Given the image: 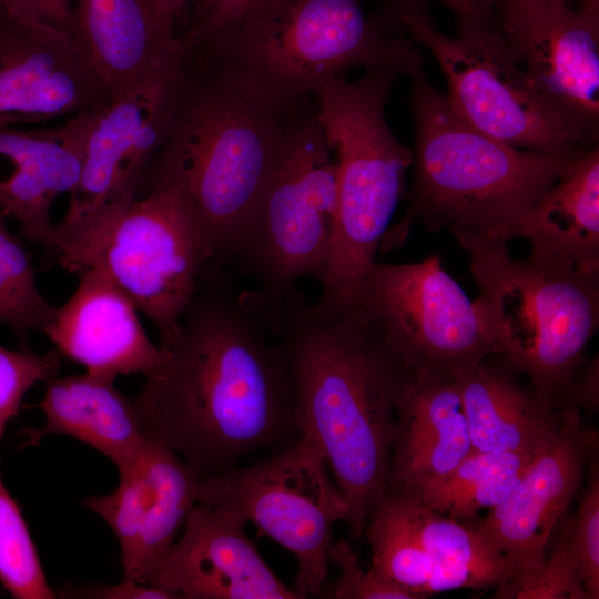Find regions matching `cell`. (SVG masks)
<instances>
[{"label": "cell", "mask_w": 599, "mask_h": 599, "mask_svg": "<svg viewBox=\"0 0 599 599\" xmlns=\"http://www.w3.org/2000/svg\"><path fill=\"white\" fill-rule=\"evenodd\" d=\"M160 347L164 361L135 402L149 434L200 477L300 434L282 345L252 292L234 293L207 266L174 338Z\"/></svg>", "instance_id": "1"}, {"label": "cell", "mask_w": 599, "mask_h": 599, "mask_svg": "<svg viewBox=\"0 0 599 599\" xmlns=\"http://www.w3.org/2000/svg\"><path fill=\"white\" fill-rule=\"evenodd\" d=\"M314 98L283 101L205 42L177 43L165 140L150 169L182 189L211 261L240 227Z\"/></svg>", "instance_id": "2"}, {"label": "cell", "mask_w": 599, "mask_h": 599, "mask_svg": "<svg viewBox=\"0 0 599 599\" xmlns=\"http://www.w3.org/2000/svg\"><path fill=\"white\" fill-rule=\"evenodd\" d=\"M275 331L293 386L300 433L319 446L359 538L387 489L404 366L357 314L316 311L295 290Z\"/></svg>", "instance_id": "3"}, {"label": "cell", "mask_w": 599, "mask_h": 599, "mask_svg": "<svg viewBox=\"0 0 599 599\" xmlns=\"http://www.w3.org/2000/svg\"><path fill=\"white\" fill-rule=\"evenodd\" d=\"M423 67L407 74L415 128L408 207L379 251L403 245L416 220L432 231L457 227L507 243L577 151L541 154L485 134L455 111Z\"/></svg>", "instance_id": "4"}, {"label": "cell", "mask_w": 599, "mask_h": 599, "mask_svg": "<svg viewBox=\"0 0 599 599\" xmlns=\"http://www.w3.org/2000/svg\"><path fill=\"white\" fill-rule=\"evenodd\" d=\"M449 231L468 254L494 355L524 373L551 406L566 402L599 326V276L531 254L517 260L505 242Z\"/></svg>", "instance_id": "5"}, {"label": "cell", "mask_w": 599, "mask_h": 599, "mask_svg": "<svg viewBox=\"0 0 599 599\" xmlns=\"http://www.w3.org/2000/svg\"><path fill=\"white\" fill-rule=\"evenodd\" d=\"M60 265L79 274L105 273L170 343L211 263L194 213L180 185L150 170L139 194L110 207L59 241Z\"/></svg>", "instance_id": "6"}, {"label": "cell", "mask_w": 599, "mask_h": 599, "mask_svg": "<svg viewBox=\"0 0 599 599\" xmlns=\"http://www.w3.org/2000/svg\"><path fill=\"white\" fill-rule=\"evenodd\" d=\"M194 42L207 43L267 92L293 103L313 99L323 83L355 68L392 65L407 75L423 61L413 41L369 18L362 0H266Z\"/></svg>", "instance_id": "7"}, {"label": "cell", "mask_w": 599, "mask_h": 599, "mask_svg": "<svg viewBox=\"0 0 599 599\" xmlns=\"http://www.w3.org/2000/svg\"><path fill=\"white\" fill-rule=\"evenodd\" d=\"M336 214L337 161L314 100L231 246L230 257L253 278L252 293L271 316L300 280H323Z\"/></svg>", "instance_id": "8"}, {"label": "cell", "mask_w": 599, "mask_h": 599, "mask_svg": "<svg viewBox=\"0 0 599 599\" xmlns=\"http://www.w3.org/2000/svg\"><path fill=\"white\" fill-rule=\"evenodd\" d=\"M199 504L253 524L292 552L300 599L324 593L332 529L347 522L349 508L309 434L260 461L200 477Z\"/></svg>", "instance_id": "9"}, {"label": "cell", "mask_w": 599, "mask_h": 599, "mask_svg": "<svg viewBox=\"0 0 599 599\" xmlns=\"http://www.w3.org/2000/svg\"><path fill=\"white\" fill-rule=\"evenodd\" d=\"M397 29L432 53L447 82L450 104L477 130L548 155L571 154L589 141L539 92L497 27L461 28L451 38L435 28L425 7L402 16Z\"/></svg>", "instance_id": "10"}, {"label": "cell", "mask_w": 599, "mask_h": 599, "mask_svg": "<svg viewBox=\"0 0 599 599\" xmlns=\"http://www.w3.org/2000/svg\"><path fill=\"white\" fill-rule=\"evenodd\" d=\"M357 315L405 367L441 373L494 355L475 302L437 255L376 263Z\"/></svg>", "instance_id": "11"}, {"label": "cell", "mask_w": 599, "mask_h": 599, "mask_svg": "<svg viewBox=\"0 0 599 599\" xmlns=\"http://www.w3.org/2000/svg\"><path fill=\"white\" fill-rule=\"evenodd\" d=\"M174 62L115 97L98 114L79 181L70 193L64 217L55 223L51 250L105 210L131 201L141 191L166 136Z\"/></svg>", "instance_id": "12"}, {"label": "cell", "mask_w": 599, "mask_h": 599, "mask_svg": "<svg viewBox=\"0 0 599 599\" xmlns=\"http://www.w3.org/2000/svg\"><path fill=\"white\" fill-rule=\"evenodd\" d=\"M113 99L74 34L0 10V125L101 112Z\"/></svg>", "instance_id": "13"}, {"label": "cell", "mask_w": 599, "mask_h": 599, "mask_svg": "<svg viewBox=\"0 0 599 599\" xmlns=\"http://www.w3.org/2000/svg\"><path fill=\"white\" fill-rule=\"evenodd\" d=\"M497 28L539 92L595 141L599 26L566 0H502Z\"/></svg>", "instance_id": "14"}, {"label": "cell", "mask_w": 599, "mask_h": 599, "mask_svg": "<svg viewBox=\"0 0 599 599\" xmlns=\"http://www.w3.org/2000/svg\"><path fill=\"white\" fill-rule=\"evenodd\" d=\"M116 488L85 506L115 534L124 579L146 583L199 504L200 476L165 443L149 434L134 458L118 470Z\"/></svg>", "instance_id": "15"}, {"label": "cell", "mask_w": 599, "mask_h": 599, "mask_svg": "<svg viewBox=\"0 0 599 599\" xmlns=\"http://www.w3.org/2000/svg\"><path fill=\"white\" fill-rule=\"evenodd\" d=\"M592 437L581 428L577 412L566 409L560 427L511 493L471 525L519 576L542 567L550 535L581 486Z\"/></svg>", "instance_id": "16"}, {"label": "cell", "mask_w": 599, "mask_h": 599, "mask_svg": "<svg viewBox=\"0 0 599 599\" xmlns=\"http://www.w3.org/2000/svg\"><path fill=\"white\" fill-rule=\"evenodd\" d=\"M148 585L186 599H298L267 566L245 524L197 504Z\"/></svg>", "instance_id": "17"}, {"label": "cell", "mask_w": 599, "mask_h": 599, "mask_svg": "<svg viewBox=\"0 0 599 599\" xmlns=\"http://www.w3.org/2000/svg\"><path fill=\"white\" fill-rule=\"evenodd\" d=\"M99 113H81L49 128L0 125V211L28 240L52 248V205L75 187Z\"/></svg>", "instance_id": "18"}, {"label": "cell", "mask_w": 599, "mask_h": 599, "mask_svg": "<svg viewBox=\"0 0 599 599\" xmlns=\"http://www.w3.org/2000/svg\"><path fill=\"white\" fill-rule=\"evenodd\" d=\"M79 276L75 291L44 329L55 349L85 373L111 382L160 367L163 351L149 338L131 300L99 268Z\"/></svg>", "instance_id": "19"}, {"label": "cell", "mask_w": 599, "mask_h": 599, "mask_svg": "<svg viewBox=\"0 0 599 599\" xmlns=\"http://www.w3.org/2000/svg\"><path fill=\"white\" fill-rule=\"evenodd\" d=\"M396 416L386 491L409 493L474 451L463 398L449 373L404 366Z\"/></svg>", "instance_id": "20"}, {"label": "cell", "mask_w": 599, "mask_h": 599, "mask_svg": "<svg viewBox=\"0 0 599 599\" xmlns=\"http://www.w3.org/2000/svg\"><path fill=\"white\" fill-rule=\"evenodd\" d=\"M512 369L488 362L465 364L450 374L465 409L474 450L534 456L556 434L564 413L525 389Z\"/></svg>", "instance_id": "21"}, {"label": "cell", "mask_w": 599, "mask_h": 599, "mask_svg": "<svg viewBox=\"0 0 599 599\" xmlns=\"http://www.w3.org/2000/svg\"><path fill=\"white\" fill-rule=\"evenodd\" d=\"M113 383L88 373L47 379L42 400L32 405L43 412L45 422L24 432L23 446L48 435H65L105 455L118 470L128 465L149 432L136 402Z\"/></svg>", "instance_id": "22"}, {"label": "cell", "mask_w": 599, "mask_h": 599, "mask_svg": "<svg viewBox=\"0 0 599 599\" xmlns=\"http://www.w3.org/2000/svg\"><path fill=\"white\" fill-rule=\"evenodd\" d=\"M75 37L114 98L169 67L176 39L161 26L151 0H78Z\"/></svg>", "instance_id": "23"}, {"label": "cell", "mask_w": 599, "mask_h": 599, "mask_svg": "<svg viewBox=\"0 0 599 599\" xmlns=\"http://www.w3.org/2000/svg\"><path fill=\"white\" fill-rule=\"evenodd\" d=\"M531 255L599 276V150L582 148L512 234Z\"/></svg>", "instance_id": "24"}, {"label": "cell", "mask_w": 599, "mask_h": 599, "mask_svg": "<svg viewBox=\"0 0 599 599\" xmlns=\"http://www.w3.org/2000/svg\"><path fill=\"white\" fill-rule=\"evenodd\" d=\"M382 500L435 564L428 595L459 588H498L519 576L506 556L471 526L400 494L386 491Z\"/></svg>", "instance_id": "25"}, {"label": "cell", "mask_w": 599, "mask_h": 599, "mask_svg": "<svg viewBox=\"0 0 599 599\" xmlns=\"http://www.w3.org/2000/svg\"><path fill=\"white\" fill-rule=\"evenodd\" d=\"M532 457L474 450L445 476L400 495L437 514L470 520L479 511L498 506L511 493Z\"/></svg>", "instance_id": "26"}, {"label": "cell", "mask_w": 599, "mask_h": 599, "mask_svg": "<svg viewBox=\"0 0 599 599\" xmlns=\"http://www.w3.org/2000/svg\"><path fill=\"white\" fill-rule=\"evenodd\" d=\"M0 211V324L23 344L28 335L47 328L57 308L42 296L32 257L22 240L7 225Z\"/></svg>", "instance_id": "27"}, {"label": "cell", "mask_w": 599, "mask_h": 599, "mask_svg": "<svg viewBox=\"0 0 599 599\" xmlns=\"http://www.w3.org/2000/svg\"><path fill=\"white\" fill-rule=\"evenodd\" d=\"M0 582L17 599H53L37 548L0 474Z\"/></svg>", "instance_id": "28"}, {"label": "cell", "mask_w": 599, "mask_h": 599, "mask_svg": "<svg viewBox=\"0 0 599 599\" xmlns=\"http://www.w3.org/2000/svg\"><path fill=\"white\" fill-rule=\"evenodd\" d=\"M572 520L565 522L561 535L542 567L522 573L498 587V598L524 599H589L582 583L579 565L572 548Z\"/></svg>", "instance_id": "29"}, {"label": "cell", "mask_w": 599, "mask_h": 599, "mask_svg": "<svg viewBox=\"0 0 599 599\" xmlns=\"http://www.w3.org/2000/svg\"><path fill=\"white\" fill-rule=\"evenodd\" d=\"M60 365L61 354L57 349L38 354L28 347L14 351L0 345V440L28 390L35 383L55 376Z\"/></svg>", "instance_id": "30"}, {"label": "cell", "mask_w": 599, "mask_h": 599, "mask_svg": "<svg viewBox=\"0 0 599 599\" xmlns=\"http://www.w3.org/2000/svg\"><path fill=\"white\" fill-rule=\"evenodd\" d=\"M572 548L589 599L599 597V471L592 463L577 517L572 520Z\"/></svg>", "instance_id": "31"}, {"label": "cell", "mask_w": 599, "mask_h": 599, "mask_svg": "<svg viewBox=\"0 0 599 599\" xmlns=\"http://www.w3.org/2000/svg\"><path fill=\"white\" fill-rule=\"evenodd\" d=\"M329 564L336 566L339 576L334 582L329 598L335 599H416L417 597L376 576L369 568L361 567L356 554L345 540L333 541ZM418 599V598H417Z\"/></svg>", "instance_id": "32"}, {"label": "cell", "mask_w": 599, "mask_h": 599, "mask_svg": "<svg viewBox=\"0 0 599 599\" xmlns=\"http://www.w3.org/2000/svg\"><path fill=\"white\" fill-rule=\"evenodd\" d=\"M266 0H194L176 41L190 43L213 37Z\"/></svg>", "instance_id": "33"}, {"label": "cell", "mask_w": 599, "mask_h": 599, "mask_svg": "<svg viewBox=\"0 0 599 599\" xmlns=\"http://www.w3.org/2000/svg\"><path fill=\"white\" fill-rule=\"evenodd\" d=\"M379 13L375 18L393 33H398V19L414 10L426 7L424 0H377ZM451 9L458 20L459 29L496 27L500 0H437Z\"/></svg>", "instance_id": "34"}, {"label": "cell", "mask_w": 599, "mask_h": 599, "mask_svg": "<svg viewBox=\"0 0 599 599\" xmlns=\"http://www.w3.org/2000/svg\"><path fill=\"white\" fill-rule=\"evenodd\" d=\"M7 14L42 22L75 35L74 10L70 0H0Z\"/></svg>", "instance_id": "35"}, {"label": "cell", "mask_w": 599, "mask_h": 599, "mask_svg": "<svg viewBox=\"0 0 599 599\" xmlns=\"http://www.w3.org/2000/svg\"><path fill=\"white\" fill-rule=\"evenodd\" d=\"M77 597L94 599H176L177 597L166 590L132 580L124 579L116 585L100 586L87 590L74 591Z\"/></svg>", "instance_id": "36"}, {"label": "cell", "mask_w": 599, "mask_h": 599, "mask_svg": "<svg viewBox=\"0 0 599 599\" xmlns=\"http://www.w3.org/2000/svg\"><path fill=\"white\" fill-rule=\"evenodd\" d=\"M571 400L589 409L598 408V358L591 359L581 375L577 374L566 402Z\"/></svg>", "instance_id": "37"}, {"label": "cell", "mask_w": 599, "mask_h": 599, "mask_svg": "<svg viewBox=\"0 0 599 599\" xmlns=\"http://www.w3.org/2000/svg\"><path fill=\"white\" fill-rule=\"evenodd\" d=\"M165 32L176 39L177 27L194 0H151Z\"/></svg>", "instance_id": "38"}, {"label": "cell", "mask_w": 599, "mask_h": 599, "mask_svg": "<svg viewBox=\"0 0 599 599\" xmlns=\"http://www.w3.org/2000/svg\"><path fill=\"white\" fill-rule=\"evenodd\" d=\"M578 11L590 22L599 26V0H581Z\"/></svg>", "instance_id": "39"}, {"label": "cell", "mask_w": 599, "mask_h": 599, "mask_svg": "<svg viewBox=\"0 0 599 599\" xmlns=\"http://www.w3.org/2000/svg\"><path fill=\"white\" fill-rule=\"evenodd\" d=\"M502 0H500V3H501ZM566 1H569V0H566Z\"/></svg>", "instance_id": "40"}]
</instances>
